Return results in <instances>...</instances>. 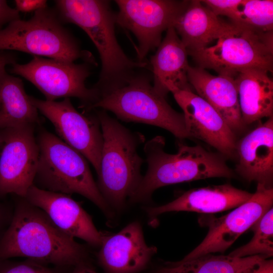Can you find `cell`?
<instances>
[{
	"label": "cell",
	"instance_id": "cell-26",
	"mask_svg": "<svg viewBox=\"0 0 273 273\" xmlns=\"http://www.w3.org/2000/svg\"><path fill=\"white\" fill-rule=\"evenodd\" d=\"M254 235L251 241L232 251L229 255L244 257L261 255L266 258L273 255V209L270 208L252 226Z\"/></svg>",
	"mask_w": 273,
	"mask_h": 273
},
{
	"label": "cell",
	"instance_id": "cell-12",
	"mask_svg": "<svg viewBox=\"0 0 273 273\" xmlns=\"http://www.w3.org/2000/svg\"><path fill=\"white\" fill-rule=\"evenodd\" d=\"M38 111L54 126L60 138L79 152L100 170L103 138L98 120L78 112L69 98L60 102L42 100L30 96Z\"/></svg>",
	"mask_w": 273,
	"mask_h": 273
},
{
	"label": "cell",
	"instance_id": "cell-13",
	"mask_svg": "<svg viewBox=\"0 0 273 273\" xmlns=\"http://www.w3.org/2000/svg\"><path fill=\"white\" fill-rule=\"evenodd\" d=\"M273 189L257 184L246 202L226 215L207 220L208 233L202 242L181 260L215 252H224L246 231L272 207Z\"/></svg>",
	"mask_w": 273,
	"mask_h": 273
},
{
	"label": "cell",
	"instance_id": "cell-19",
	"mask_svg": "<svg viewBox=\"0 0 273 273\" xmlns=\"http://www.w3.org/2000/svg\"><path fill=\"white\" fill-rule=\"evenodd\" d=\"M188 78L193 89L221 115L234 133L244 129L234 78L213 75L205 69L191 66Z\"/></svg>",
	"mask_w": 273,
	"mask_h": 273
},
{
	"label": "cell",
	"instance_id": "cell-23",
	"mask_svg": "<svg viewBox=\"0 0 273 273\" xmlns=\"http://www.w3.org/2000/svg\"><path fill=\"white\" fill-rule=\"evenodd\" d=\"M38 111L22 80L3 71L0 74V129L35 125L39 122Z\"/></svg>",
	"mask_w": 273,
	"mask_h": 273
},
{
	"label": "cell",
	"instance_id": "cell-34",
	"mask_svg": "<svg viewBox=\"0 0 273 273\" xmlns=\"http://www.w3.org/2000/svg\"><path fill=\"white\" fill-rule=\"evenodd\" d=\"M71 273H98L87 262L78 264L75 267Z\"/></svg>",
	"mask_w": 273,
	"mask_h": 273
},
{
	"label": "cell",
	"instance_id": "cell-16",
	"mask_svg": "<svg viewBox=\"0 0 273 273\" xmlns=\"http://www.w3.org/2000/svg\"><path fill=\"white\" fill-rule=\"evenodd\" d=\"M98 257L107 273H136L157 252L145 240L140 223H130L118 233L104 237Z\"/></svg>",
	"mask_w": 273,
	"mask_h": 273
},
{
	"label": "cell",
	"instance_id": "cell-21",
	"mask_svg": "<svg viewBox=\"0 0 273 273\" xmlns=\"http://www.w3.org/2000/svg\"><path fill=\"white\" fill-rule=\"evenodd\" d=\"M267 71L251 69L234 80L242 121L246 126L273 114V81Z\"/></svg>",
	"mask_w": 273,
	"mask_h": 273
},
{
	"label": "cell",
	"instance_id": "cell-24",
	"mask_svg": "<svg viewBox=\"0 0 273 273\" xmlns=\"http://www.w3.org/2000/svg\"><path fill=\"white\" fill-rule=\"evenodd\" d=\"M266 258L261 255L235 257L209 254L169 263L158 273H243Z\"/></svg>",
	"mask_w": 273,
	"mask_h": 273
},
{
	"label": "cell",
	"instance_id": "cell-2",
	"mask_svg": "<svg viewBox=\"0 0 273 273\" xmlns=\"http://www.w3.org/2000/svg\"><path fill=\"white\" fill-rule=\"evenodd\" d=\"M57 13L62 21L81 28L94 43L101 61V70L95 88L99 94L125 84L145 62L134 61L117 41L115 14L109 2L102 0H58Z\"/></svg>",
	"mask_w": 273,
	"mask_h": 273
},
{
	"label": "cell",
	"instance_id": "cell-32",
	"mask_svg": "<svg viewBox=\"0 0 273 273\" xmlns=\"http://www.w3.org/2000/svg\"><path fill=\"white\" fill-rule=\"evenodd\" d=\"M243 273H273L272 259H265Z\"/></svg>",
	"mask_w": 273,
	"mask_h": 273
},
{
	"label": "cell",
	"instance_id": "cell-17",
	"mask_svg": "<svg viewBox=\"0 0 273 273\" xmlns=\"http://www.w3.org/2000/svg\"><path fill=\"white\" fill-rule=\"evenodd\" d=\"M236 171L248 181L271 187L273 176V116L236 144Z\"/></svg>",
	"mask_w": 273,
	"mask_h": 273
},
{
	"label": "cell",
	"instance_id": "cell-3",
	"mask_svg": "<svg viewBox=\"0 0 273 273\" xmlns=\"http://www.w3.org/2000/svg\"><path fill=\"white\" fill-rule=\"evenodd\" d=\"M164 138L157 136L147 141L144 152L148 170L130 196L133 202L148 199L159 188L211 177H235L223 157L202 146L178 143V151L171 154L164 151Z\"/></svg>",
	"mask_w": 273,
	"mask_h": 273
},
{
	"label": "cell",
	"instance_id": "cell-22",
	"mask_svg": "<svg viewBox=\"0 0 273 273\" xmlns=\"http://www.w3.org/2000/svg\"><path fill=\"white\" fill-rule=\"evenodd\" d=\"M228 23L223 22L201 1H189L173 27L185 45L188 55L216 40Z\"/></svg>",
	"mask_w": 273,
	"mask_h": 273
},
{
	"label": "cell",
	"instance_id": "cell-14",
	"mask_svg": "<svg viewBox=\"0 0 273 273\" xmlns=\"http://www.w3.org/2000/svg\"><path fill=\"white\" fill-rule=\"evenodd\" d=\"M171 93L183 111L189 138L204 142L225 157L236 156L235 133L208 102L193 90L175 89Z\"/></svg>",
	"mask_w": 273,
	"mask_h": 273
},
{
	"label": "cell",
	"instance_id": "cell-4",
	"mask_svg": "<svg viewBox=\"0 0 273 273\" xmlns=\"http://www.w3.org/2000/svg\"><path fill=\"white\" fill-rule=\"evenodd\" d=\"M98 119L103 145L97 186L109 205L120 209L142 178L143 160L137 149L145 138L126 128L105 111L98 113Z\"/></svg>",
	"mask_w": 273,
	"mask_h": 273
},
{
	"label": "cell",
	"instance_id": "cell-18",
	"mask_svg": "<svg viewBox=\"0 0 273 273\" xmlns=\"http://www.w3.org/2000/svg\"><path fill=\"white\" fill-rule=\"evenodd\" d=\"M188 51L174 28L166 30L165 37L158 47L150 63L153 76V87L165 97L175 89L193 90L188 72Z\"/></svg>",
	"mask_w": 273,
	"mask_h": 273
},
{
	"label": "cell",
	"instance_id": "cell-1",
	"mask_svg": "<svg viewBox=\"0 0 273 273\" xmlns=\"http://www.w3.org/2000/svg\"><path fill=\"white\" fill-rule=\"evenodd\" d=\"M19 198L0 237V261L23 257L69 267L87 262L89 253L84 246L59 229L42 210Z\"/></svg>",
	"mask_w": 273,
	"mask_h": 273
},
{
	"label": "cell",
	"instance_id": "cell-11",
	"mask_svg": "<svg viewBox=\"0 0 273 273\" xmlns=\"http://www.w3.org/2000/svg\"><path fill=\"white\" fill-rule=\"evenodd\" d=\"M34 125L0 129V198H24L33 185L39 159Z\"/></svg>",
	"mask_w": 273,
	"mask_h": 273
},
{
	"label": "cell",
	"instance_id": "cell-31",
	"mask_svg": "<svg viewBox=\"0 0 273 273\" xmlns=\"http://www.w3.org/2000/svg\"><path fill=\"white\" fill-rule=\"evenodd\" d=\"M14 209L0 202V237L6 230L12 220Z\"/></svg>",
	"mask_w": 273,
	"mask_h": 273
},
{
	"label": "cell",
	"instance_id": "cell-7",
	"mask_svg": "<svg viewBox=\"0 0 273 273\" xmlns=\"http://www.w3.org/2000/svg\"><path fill=\"white\" fill-rule=\"evenodd\" d=\"M273 31L229 23L215 44L190 54L198 67L233 78L246 70L269 73L273 66Z\"/></svg>",
	"mask_w": 273,
	"mask_h": 273
},
{
	"label": "cell",
	"instance_id": "cell-33",
	"mask_svg": "<svg viewBox=\"0 0 273 273\" xmlns=\"http://www.w3.org/2000/svg\"><path fill=\"white\" fill-rule=\"evenodd\" d=\"M17 57L15 55L10 51H0V74L9 65H13L16 63Z\"/></svg>",
	"mask_w": 273,
	"mask_h": 273
},
{
	"label": "cell",
	"instance_id": "cell-15",
	"mask_svg": "<svg viewBox=\"0 0 273 273\" xmlns=\"http://www.w3.org/2000/svg\"><path fill=\"white\" fill-rule=\"evenodd\" d=\"M42 210L62 232L94 247L100 246L104 236L92 217L69 195L41 189L33 185L24 198Z\"/></svg>",
	"mask_w": 273,
	"mask_h": 273
},
{
	"label": "cell",
	"instance_id": "cell-30",
	"mask_svg": "<svg viewBox=\"0 0 273 273\" xmlns=\"http://www.w3.org/2000/svg\"><path fill=\"white\" fill-rule=\"evenodd\" d=\"M20 19L19 12L10 7L6 1L0 0V30L5 24Z\"/></svg>",
	"mask_w": 273,
	"mask_h": 273
},
{
	"label": "cell",
	"instance_id": "cell-20",
	"mask_svg": "<svg viewBox=\"0 0 273 273\" xmlns=\"http://www.w3.org/2000/svg\"><path fill=\"white\" fill-rule=\"evenodd\" d=\"M252 195L230 184L211 186L190 190L165 205L146 210L152 217L172 211L213 213L237 207L247 201Z\"/></svg>",
	"mask_w": 273,
	"mask_h": 273
},
{
	"label": "cell",
	"instance_id": "cell-28",
	"mask_svg": "<svg viewBox=\"0 0 273 273\" xmlns=\"http://www.w3.org/2000/svg\"><path fill=\"white\" fill-rule=\"evenodd\" d=\"M201 2L216 16H224L229 18L241 0H204Z\"/></svg>",
	"mask_w": 273,
	"mask_h": 273
},
{
	"label": "cell",
	"instance_id": "cell-6",
	"mask_svg": "<svg viewBox=\"0 0 273 273\" xmlns=\"http://www.w3.org/2000/svg\"><path fill=\"white\" fill-rule=\"evenodd\" d=\"M62 21L57 11L48 8L28 20H14L0 30V51H18L67 63L82 59L96 65L92 54L80 48Z\"/></svg>",
	"mask_w": 273,
	"mask_h": 273
},
{
	"label": "cell",
	"instance_id": "cell-8",
	"mask_svg": "<svg viewBox=\"0 0 273 273\" xmlns=\"http://www.w3.org/2000/svg\"><path fill=\"white\" fill-rule=\"evenodd\" d=\"M146 75L135 74L125 84L99 94L88 109L101 108L127 122L164 128L179 140L189 138L183 113L174 110Z\"/></svg>",
	"mask_w": 273,
	"mask_h": 273
},
{
	"label": "cell",
	"instance_id": "cell-29",
	"mask_svg": "<svg viewBox=\"0 0 273 273\" xmlns=\"http://www.w3.org/2000/svg\"><path fill=\"white\" fill-rule=\"evenodd\" d=\"M14 3L15 9L19 12H35L48 8L47 1L45 0H16Z\"/></svg>",
	"mask_w": 273,
	"mask_h": 273
},
{
	"label": "cell",
	"instance_id": "cell-27",
	"mask_svg": "<svg viewBox=\"0 0 273 273\" xmlns=\"http://www.w3.org/2000/svg\"><path fill=\"white\" fill-rule=\"evenodd\" d=\"M70 267L51 265L34 260L0 261V273H66Z\"/></svg>",
	"mask_w": 273,
	"mask_h": 273
},
{
	"label": "cell",
	"instance_id": "cell-10",
	"mask_svg": "<svg viewBox=\"0 0 273 273\" xmlns=\"http://www.w3.org/2000/svg\"><path fill=\"white\" fill-rule=\"evenodd\" d=\"M116 23L131 31L137 39L138 61L144 62L161 42L162 34L175 22L189 1L117 0Z\"/></svg>",
	"mask_w": 273,
	"mask_h": 273
},
{
	"label": "cell",
	"instance_id": "cell-25",
	"mask_svg": "<svg viewBox=\"0 0 273 273\" xmlns=\"http://www.w3.org/2000/svg\"><path fill=\"white\" fill-rule=\"evenodd\" d=\"M229 18L237 25L263 32L273 31V1L241 0Z\"/></svg>",
	"mask_w": 273,
	"mask_h": 273
},
{
	"label": "cell",
	"instance_id": "cell-5",
	"mask_svg": "<svg viewBox=\"0 0 273 273\" xmlns=\"http://www.w3.org/2000/svg\"><path fill=\"white\" fill-rule=\"evenodd\" d=\"M39 159L33 185L47 191L88 199L108 216L111 210L91 173L87 159L46 130L37 136Z\"/></svg>",
	"mask_w": 273,
	"mask_h": 273
},
{
	"label": "cell",
	"instance_id": "cell-9",
	"mask_svg": "<svg viewBox=\"0 0 273 273\" xmlns=\"http://www.w3.org/2000/svg\"><path fill=\"white\" fill-rule=\"evenodd\" d=\"M87 64L67 63L33 56L26 64L12 65L10 72L32 83L47 101L76 97L88 108L98 100L99 94L95 88H88L85 85V81L90 74Z\"/></svg>",
	"mask_w": 273,
	"mask_h": 273
}]
</instances>
